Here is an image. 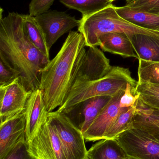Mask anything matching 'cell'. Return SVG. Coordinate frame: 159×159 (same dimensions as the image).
I'll return each instance as SVG.
<instances>
[{
    "label": "cell",
    "instance_id": "6da1fadb",
    "mask_svg": "<svg viewBox=\"0 0 159 159\" xmlns=\"http://www.w3.org/2000/svg\"><path fill=\"white\" fill-rule=\"evenodd\" d=\"M0 58L20 73L30 92L39 88L41 71L50 61L30 41L22 15L15 12L0 19Z\"/></svg>",
    "mask_w": 159,
    "mask_h": 159
},
{
    "label": "cell",
    "instance_id": "7a4b0ae2",
    "mask_svg": "<svg viewBox=\"0 0 159 159\" xmlns=\"http://www.w3.org/2000/svg\"><path fill=\"white\" fill-rule=\"evenodd\" d=\"M86 47L80 33L70 31L58 53L41 71L39 89L48 113L65 102L76 71L86 55Z\"/></svg>",
    "mask_w": 159,
    "mask_h": 159
},
{
    "label": "cell",
    "instance_id": "3957f363",
    "mask_svg": "<svg viewBox=\"0 0 159 159\" xmlns=\"http://www.w3.org/2000/svg\"><path fill=\"white\" fill-rule=\"evenodd\" d=\"M137 83L138 81L132 77L129 69L113 66L110 71L101 79L73 85L65 102L57 111L65 114L83 101L98 96H113L126 88L128 83L136 87Z\"/></svg>",
    "mask_w": 159,
    "mask_h": 159
},
{
    "label": "cell",
    "instance_id": "277c9868",
    "mask_svg": "<svg viewBox=\"0 0 159 159\" xmlns=\"http://www.w3.org/2000/svg\"><path fill=\"white\" fill-rule=\"evenodd\" d=\"M80 20L78 31L84 36L87 47L99 46V37L108 32L123 33L128 36L142 34L159 37V32L138 27L119 16L113 4L82 17Z\"/></svg>",
    "mask_w": 159,
    "mask_h": 159
},
{
    "label": "cell",
    "instance_id": "5b68a950",
    "mask_svg": "<svg viewBox=\"0 0 159 159\" xmlns=\"http://www.w3.org/2000/svg\"><path fill=\"white\" fill-rule=\"evenodd\" d=\"M48 119L57 131L67 159H87L83 133L69 117L57 110L49 112Z\"/></svg>",
    "mask_w": 159,
    "mask_h": 159
},
{
    "label": "cell",
    "instance_id": "8992f818",
    "mask_svg": "<svg viewBox=\"0 0 159 159\" xmlns=\"http://www.w3.org/2000/svg\"><path fill=\"white\" fill-rule=\"evenodd\" d=\"M115 139L130 158L159 159V140L145 131L133 128Z\"/></svg>",
    "mask_w": 159,
    "mask_h": 159
},
{
    "label": "cell",
    "instance_id": "52a82bcc",
    "mask_svg": "<svg viewBox=\"0 0 159 159\" xmlns=\"http://www.w3.org/2000/svg\"><path fill=\"white\" fill-rule=\"evenodd\" d=\"M27 146L33 159H67L57 131L48 119Z\"/></svg>",
    "mask_w": 159,
    "mask_h": 159
},
{
    "label": "cell",
    "instance_id": "ba28073f",
    "mask_svg": "<svg viewBox=\"0 0 159 159\" xmlns=\"http://www.w3.org/2000/svg\"><path fill=\"white\" fill-rule=\"evenodd\" d=\"M35 18L43 32L49 50L61 36L78 27L80 22V20L65 12L57 10H48Z\"/></svg>",
    "mask_w": 159,
    "mask_h": 159
},
{
    "label": "cell",
    "instance_id": "9c48e42d",
    "mask_svg": "<svg viewBox=\"0 0 159 159\" xmlns=\"http://www.w3.org/2000/svg\"><path fill=\"white\" fill-rule=\"evenodd\" d=\"M31 92L21 83L20 77L0 87L1 122L24 111Z\"/></svg>",
    "mask_w": 159,
    "mask_h": 159
},
{
    "label": "cell",
    "instance_id": "30bf717a",
    "mask_svg": "<svg viewBox=\"0 0 159 159\" xmlns=\"http://www.w3.org/2000/svg\"><path fill=\"white\" fill-rule=\"evenodd\" d=\"M112 67L102 51L97 47H88L76 71L72 87L81 82L101 79L110 71Z\"/></svg>",
    "mask_w": 159,
    "mask_h": 159
},
{
    "label": "cell",
    "instance_id": "8fae6325",
    "mask_svg": "<svg viewBox=\"0 0 159 159\" xmlns=\"http://www.w3.org/2000/svg\"><path fill=\"white\" fill-rule=\"evenodd\" d=\"M126 88L112 96L110 101L101 110L88 129L83 134L85 140L88 142H95L104 139L105 134L122 108L119 103Z\"/></svg>",
    "mask_w": 159,
    "mask_h": 159
},
{
    "label": "cell",
    "instance_id": "7c38bea8",
    "mask_svg": "<svg viewBox=\"0 0 159 159\" xmlns=\"http://www.w3.org/2000/svg\"><path fill=\"white\" fill-rule=\"evenodd\" d=\"M25 110L0 125V159H4L20 142L25 140Z\"/></svg>",
    "mask_w": 159,
    "mask_h": 159
},
{
    "label": "cell",
    "instance_id": "4fadbf2b",
    "mask_svg": "<svg viewBox=\"0 0 159 159\" xmlns=\"http://www.w3.org/2000/svg\"><path fill=\"white\" fill-rule=\"evenodd\" d=\"M112 97L101 96L87 99L71 108L65 114L83 134Z\"/></svg>",
    "mask_w": 159,
    "mask_h": 159
},
{
    "label": "cell",
    "instance_id": "5bb4252c",
    "mask_svg": "<svg viewBox=\"0 0 159 159\" xmlns=\"http://www.w3.org/2000/svg\"><path fill=\"white\" fill-rule=\"evenodd\" d=\"M26 117L25 140L30 143L40 127L48 119V112L43 92L38 88L31 92L25 109Z\"/></svg>",
    "mask_w": 159,
    "mask_h": 159
},
{
    "label": "cell",
    "instance_id": "9a60e30c",
    "mask_svg": "<svg viewBox=\"0 0 159 159\" xmlns=\"http://www.w3.org/2000/svg\"><path fill=\"white\" fill-rule=\"evenodd\" d=\"M99 46L105 52H109L126 57H138L132 44L126 34L119 32H108L99 37Z\"/></svg>",
    "mask_w": 159,
    "mask_h": 159
},
{
    "label": "cell",
    "instance_id": "2e32d148",
    "mask_svg": "<svg viewBox=\"0 0 159 159\" xmlns=\"http://www.w3.org/2000/svg\"><path fill=\"white\" fill-rule=\"evenodd\" d=\"M128 36L138 60L159 62V37L142 34Z\"/></svg>",
    "mask_w": 159,
    "mask_h": 159
},
{
    "label": "cell",
    "instance_id": "e0dca14e",
    "mask_svg": "<svg viewBox=\"0 0 159 159\" xmlns=\"http://www.w3.org/2000/svg\"><path fill=\"white\" fill-rule=\"evenodd\" d=\"M116 12L125 20L138 27L159 32V15L135 10L124 6L116 7Z\"/></svg>",
    "mask_w": 159,
    "mask_h": 159
},
{
    "label": "cell",
    "instance_id": "ac0fdd59",
    "mask_svg": "<svg viewBox=\"0 0 159 159\" xmlns=\"http://www.w3.org/2000/svg\"><path fill=\"white\" fill-rule=\"evenodd\" d=\"M133 127L148 133L159 140V110L150 109L138 100Z\"/></svg>",
    "mask_w": 159,
    "mask_h": 159
},
{
    "label": "cell",
    "instance_id": "d6986e66",
    "mask_svg": "<svg viewBox=\"0 0 159 159\" xmlns=\"http://www.w3.org/2000/svg\"><path fill=\"white\" fill-rule=\"evenodd\" d=\"M129 157L116 139L101 140L87 151V159H127Z\"/></svg>",
    "mask_w": 159,
    "mask_h": 159
},
{
    "label": "cell",
    "instance_id": "ffe728a7",
    "mask_svg": "<svg viewBox=\"0 0 159 159\" xmlns=\"http://www.w3.org/2000/svg\"><path fill=\"white\" fill-rule=\"evenodd\" d=\"M137 103V102L131 107H122L104 139H116L124 132L133 128V117L136 111Z\"/></svg>",
    "mask_w": 159,
    "mask_h": 159
},
{
    "label": "cell",
    "instance_id": "44dd1931",
    "mask_svg": "<svg viewBox=\"0 0 159 159\" xmlns=\"http://www.w3.org/2000/svg\"><path fill=\"white\" fill-rule=\"evenodd\" d=\"M25 32L34 45L48 58L49 59V51L44 36L34 16L22 15Z\"/></svg>",
    "mask_w": 159,
    "mask_h": 159
},
{
    "label": "cell",
    "instance_id": "7402d4cb",
    "mask_svg": "<svg viewBox=\"0 0 159 159\" xmlns=\"http://www.w3.org/2000/svg\"><path fill=\"white\" fill-rule=\"evenodd\" d=\"M70 8L81 12L82 17L96 13L113 4L110 0H60Z\"/></svg>",
    "mask_w": 159,
    "mask_h": 159
},
{
    "label": "cell",
    "instance_id": "603a6c76",
    "mask_svg": "<svg viewBox=\"0 0 159 159\" xmlns=\"http://www.w3.org/2000/svg\"><path fill=\"white\" fill-rule=\"evenodd\" d=\"M135 93L139 95L138 100L142 104L150 109L159 110V85L138 82Z\"/></svg>",
    "mask_w": 159,
    "mask_h": 159
},
{
    "label": "cell",
    "instance_id": "cb8c5ba5",
    "mask_svg": "<svg viewBox=\"0 0 159 159\" xmlns=\"http://www.w3.org/2000/svg\"><path fill=\"white\" fill-rule=\"evenodd\" d=\"M139 60L138 82L159 85V62Z\"/></svg>",
    "mask_w": 159,
    "mask_h": 159
},
{
    "label": "cell",
    "instance_id": "d4e9b609",
    "mask_svg": "<svg viewBox=\"0 0 159 159\" xmlns=\"http://www.w3.org/2000/svg\"><path fill=\"white\" fill-rule=\"evenodd\" d=\"M125 6L138 11L159 15V0H125Z\"/></svg>",
    "mask_w": 159,
    "mask_h": 159
},
{
    "label": "cell",
    "instance_id": "484cf974",
    "mask_svg": "<svg viewBox=\"0 0 159 159\" xmlns=\"http://www.w3.org/2000/svg\"><path fill=\"white\" fill-rule=\"evenodd\" d=\"M21 77L20 73L0 58V87L5 86Z\"/></svg>",
    "mask_w": 159,
    "mask_h": 159
},
{
    "label": "cell",
    "instance_id": "4316f807",
    "mask_svg": "<svg viewBox=\"0 0 159 159\" xmlns=\"http://www.w3.org/2000/svg\"><path fill=\"white\" fill-rule=\"evenodd\" d=\"M55 0H31L29 4V15L36 16L48 11Z\"/></svg>",
    "mask_w": 159,
    "mask_h": 159
},
{
    "label": "cell",
    "instance_id": "83f0119b",
    "mask_svg": "<svg viewBox=\"0 0 159 159\" xmlns=\"http://www.w3.org/2000/svg\"><path fill=\"white\" fill-rule=\"evenodd\" d=\"M135 86L128 83L125 92L121 97L119 105L121 107H130L134 105L138 101L139 95L135 94Z\"/></svg>",
    "mask_w": 159,
    "mask_h": 159
},
{
    "label": "cell",
    "instance_id": "f1b7e54d",
    "mask_svg": "<svg viewBox=\"0 0 159 159\" xmlns=\"http://www.w3.org/2000/svg\"><path fill=\"white\" fill-rule=\"evenodd\" d=\"M4 159H33L28 152L26 140L18 143Z\"/></svg>",
    "mask_w": 159,
    "mask_h": 159
},
{
    "label": "cell",
    "instance_id": "f546056e",
    "mask_svg": "<svg viewBox=\"0 0 159 159\" xmlns=\"http://www.w3.org/2000/svg\"><path fill=\"white\" fill-rule=\"evenodd\" d=\"M110 1H111L112 2H114V1H116V0H110Z\"/></svg>",
    "mask_w": 159,
    "mask_h": 159
},
{
    "label": "cell",
    "instance_id": "4dcf8cb0",
    "mask_svg": "<svg viewBox=\"0 0 159 159\" xmlns=\"http://www.w3.org/2000/svg\"><path fill=\"white\" fill-rule=\"evenodd\" d=\"M131 159V158H128V159Z\"/></svg>",
    "mask_w": 159,
    "mask_h": 159
}]
</instances>
